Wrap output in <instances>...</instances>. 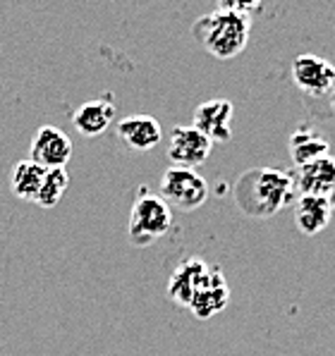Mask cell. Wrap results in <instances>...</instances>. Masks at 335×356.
Returning <instances> with one entry per match:
<instances>
[{
  "label": "cell",
  "instance_id": "3",
  "mask_svg": "<svg viewBox=\"0 0 335 356\" xmlns=\"http://www.w3.org/2000/svg\"><path fill=\"white\" fill-rule=\"evenodd\" d=\"M173 227V211L158 194L139 189L130 213V239L137 246H149L166 237Z\"/></svg>",
  "mask_w": 335,
  "mask_h": 356
},
{
  "label": "cell",
  "instance_id": "1",
  "mask_svg": "<svg viewBox=\"0 0 335 356\" xmlns=\"http://www.w3.org/2000/svg\"><path fill=\"white\" fill-rule=\"evenodd\" d=\"M251 5L221 3L213 13L194 22L192 34L218 60L237 58L251 36Z\"/></svg>",
  "mask_w": 335,
  "mask_h": 356
},
{
  "label": "cell",
  "instance_id": "18",
  "mask_svg": "<svg viewBox=\"0 0 335 356\" xmlns=\"http://www.w3.org/2000/svg\"><path fill=\"white\" fill-rule=\"evenodd\" d=\"M326 201H328V208H331V216L335 218V187H333L331 191H328Z\"/></svg>",
  "mask_w": 335,
  "mask_h": 356
},
{
  "label": "cell",
  "instance_id": "13",
  "mask_svg": "<svg viewBox=\"0 0 335 356\" xmlns=\"http://www.w3.org/2000/svg\"><path fill=\"white\" fill-rule=\"evenodd\" d=\"M328 151H331L328 139L316 127H311V124H299L290 134V156H293L295 168L314 163L318 158L328 156Z\"/></svg>",
  "mask_w": 335,
  "mask_h": 356
},
{
  "label": "cell",
  "instance_id": "5",
  "mask_svg": "<svg viewBox=\"0 0 335 356\" xmlns=\"http://www.w3.org/2000/svg\"><path fill=\"white\" fill-rule=\"evenodd\" d=\"M228 299H230V287L223 270L218 266H208L206 273L201 275V280L196 282V289L192 294L187 309L199 321H206L213 318L216 314H221L225 306H228Z\"/></svg>",
  "mask_w": 335,
  "mask_h": 356
},
{
  "label": "cell",
  "instance_id": "7",
  "mask_svg": "<svg viewBox=\"0 0 335 356\" xmlns=\"http://www.w3.org/2000/svg\"><path fill=\"white\" fill-rule=\"evenodd\" d=\"M31 158L36 165L53 170V168H65L72 158V141L63 129L53 127V124H43L36 129L34 139H31Z\"/></svg>",
  "mask_w": 335,
  "mask_h": 356
},
{
  "label": "cell",
  "instance_id": "6",
  "mask_svg": "<svg viewBox=\"0 0 335 356\" xmlns=\"http://www.w3.org/2000/svg\"><path fill=\"white\" fill-rule=\"evenodd\" d=\"M213 144L194 127H175L170 134L168 158L173 161V168L196 170L204 165L211 156Z\"/></svg>",
  "mask_w": 335,
  "mask_h": 356
},
{
  "label": "cell",
  "instance_id": "4",
  "mask_svg": "<svg viewBox=\"0 0 335 356\" xmlns=\"http://www.w3.org/2000/svg\"><path fill=\"white\" fill-rule=\"evenodd\" d=\"M158 196L170 206V211L192 213L201 208L208 199V184L196 170L168 168L161 177Z\"/></svg>",
  "mask_w": 335,
  "mask_h": 356
},
{
  "label": "cell",
  "instance_id": "15",
  "mask_svg": "<svg viewBox=\"0 0 335 356\" xmlns=\"http://www.w3.org/2000/svg\"><path fill=\"white\" fill-rule=\"evenodd\" d=\"M208 263L201 259H187L185 263H180L178 268L173 270L168 282V297L173 304L182 306L187 309L189 306V299L196 289V282L201 280V275L206 273Z\"/></svg>",
  "mask_w": 335,
  "mask_h": 356
},
{
  "label": "cell",
  "instance_id": "9",
  "mask_svg": "<svg viewBox=\"0 0 335 356\" xmlns=\"http://www.w3.org/2000/svg\"><path fill=\"white\" fill-rule=\"evenodd\" d=\"M233 113L235 106L228 98H211V101L196 106L194 111V124L192 127L199 129L208 141H230L233 136Z\"/></svg>",
  "mask_w": 335,
  "mask_h": 356
},
{
  "label": "cell",
  "instance_id": "17",
  "mask_svg": "<svg viewBox=\"0 0 335 356\" xmlns=\"http://www.w3.org/2000/svg\"><path fill=\"white\" fill-rule=\"evenodd\" d=\"M70 187V175L65 168H53L46 170V177H43V184L36 194V206L41 208H53L60 204V199L65 196V191Z\"/></svg>",
  "mask_w": 335,
  "mask_h": 356
},
{
  "label": "cell",
  "instance_id": "19",
  "mask_svg": "<svg viewBox=\"0 0 335 356\" xmlns=\"http://www.w3.org/2000/svg\"><path fill=\"white\" fill-rule=\"evenodd\" d=\"M328 96H331V108H333V115H335V86H333V91Z\"/></svg>",
  "mask_w": 335,
  "mask_h": 356
},
{
  "label": "cell",
  "instance_id": "8",
  "mask_svg": "<svg viewBox=\"0 0 335 356\" xmlns=\"http://www.w3.org/2000/svg\"><path fill=\"white\" fill-rule=\"evenodd\" d=\"M293 81L306 96H328L335 86V65L306 53V56L295 58Z\"/></svg>",
  "mask_w": 335,
  "mask_h": 356
},
{
  "label": "cell",
  "instance_id": "2",
  "mask_svg": "<svg viewBox=\"0 0 335 356\" xmlns=\"http://www.w3.org/2000/svg\"><path fill=\"white\" fill-rule=\"evenodd\" d=\"M295 184L290 172L276 168H254L240 175L233 196L249 218H273L293 201Z\"/></svg>",
  "mask_w": 335,
  "mask_h": 356
},
{
  "label": "cell",
  "instance_id": "14",
  "mask_svg": "<svg viewBox=\"0 0 335 356\" xmlns=\"http://www.w3.org/2000/svg\"><path fill=\"white\" fill-rule=\"evenodd\" d=\"M293 211L299 232L306 234V237H314V234L323 232L328 227V222L333 220L326 196H299L295 201Z\"/></svg>",
  "mask_w": 335,
  "mask_h": 356
},
{
  "label": "cell",
  "instance_id": "16",
  "mask_svg": "<svg viewBox=\"0 0 335 356\" xmlns=\"http://www.w3.org/2000/svg\"><path fill=\"white\" fill-rule=\"evenodd\" d=\"M43 177H46V168L36 165L34 161H20L17 165L13 168V175H10V187H13V194L17 199L24 201H36V194L43 184Z\"/></svg>",
  "mask_w": 335,
  "mask_h": 356
},
{
  "label": "cell",
  "instance_id": "10",
  "mask_svg": "<svg viewBox=\"0 0 335 356\" xmlns=\"http://www.w3.org/2000/svg\"><path fill=\"white\" fill-rule=\"evenodd\" d=\"M290 177L299 196H328L335 187V158L328 153L314 163L295 168V172L290 170Z\"/></svg>",
  "mask_w": 335,
  "mask_h": 356
},
{
  "label": "cell",
  "instance_id": "12",
  "mask_svg": "<svg viewBox=\"0 0 335 356\" xmlns=\"http://www.w3.org/2000/svg\"><path fill=\"white\" fill-rule=\"evenodd\" d=\"M113 118H115V101L111 96H106V98H96V101H89L77 108L72 115V124L79 134L98 136L111 127Z\"/></svg>",
  "mask_w": 335,
  "mask_h": 356
},
{
  "label": "cell",
  "instance_id": "11",
  "mask_svg": "<svg viewBox=\"0 0 335 356\" xmlns=\"http://www.w3.org/2000/svg\"><path fill=\"white\" fill-rule=\"evenodd\" d=\"M118 136L132 151H151L161 144V122L151 115H130L118 122Z\"/></svg>",
  "mask_w": 335,
  "mask_h": 356
}]
</instances>
